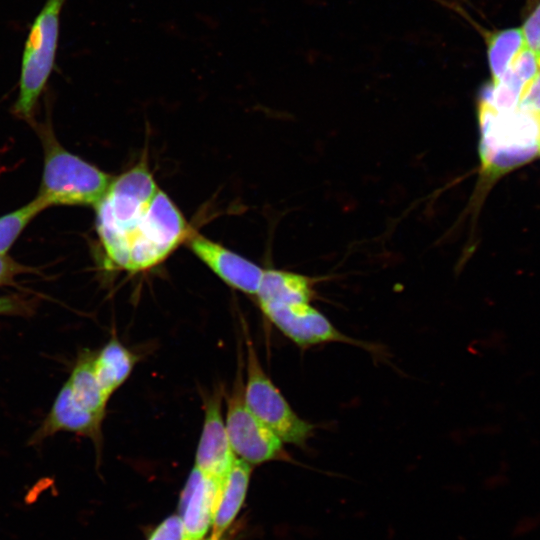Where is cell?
<instances>
[{
  "instance_id": "obj_1",
  "label": "cell",
  "mask_w": 540,
  "mask_h": 540,
  "mask_svg": "<svg viewBox=\"0 0 540 540\" xmlns=\"http://www.w3.org/2000/svg\"><path fill=\"white\" fill-rule=\"evenodd\" d=\"M159 188L145 162L113 179L96 207V228L112 267L122 269L126 243Z\"/></svg>"
},
{
  "instance_id": "obj_2",
  "label": "cell",
  "mask_w": 540,
  "mask_h": 540,
  "mask_svg": "<svg viewBox=\"0 0 540 540\" xmlns=\"http://www.w3.org/2000/svg\"><path fill=\"white\" fill-rule=\"evenodd\" d=\"M478 120L483 177L495 179L540 154V118L479 100Z\"/></svg>"
},
{
  "instance_id": "obj_3",
  "label": "cell",
  "mask_w": 540,
  "mask_h": 540,
  "mask_svg": "<svg viewBox=\"0 0 540 540\" xmlns=\"http://www.w3.org/2000/svg\"><path fill=\"white\" fill-rule=\"evenodd\" d=\"M190 231L181 211L159 189L127 240L122 269L137 273L157 266L186 240Z\"/></svg>"
},
{
  "instance_id": "obj_4",
  "label": "cell",
  "mask_w": 540,
  "mask_h": 540,
  "mask_svg": "<svg viewBox=\"0 0 540 540\" xmlns=\"http://www.w3.org/2000/svg\"><path fill=\"white\" fill-rule=\"evenodd\" d=\"M114 177L68 152L57 143L47 145L44 170L37 195L52 205L96 206Z\"/></svg>"
},
{
  "instance_id": "obj_5",
  "label": "cell",
  "mask_w": 540,
  "mask_h": 540,
  "mask_svg": "<svg viewBox=\"0 0 540 540\" xmlns=\"http://www.w3.org/2000/svg\"><path fill=\"white\" fill-rule=\"evenodd\" d=\"M247 380L244 398L251 412L273 431L283 443L304 447L315 426L292 409L280 390L264 372L257 352L247 341Z\"/></svg>"
},
{
  "instance_id": "obj_6",
  "label": "cell",
  "mask_w": 540,
  "mask_h": 540,
  "mask_svg": "<svg viewBox=\"0 0 540 540\" xmlns=\"http://www.w3.org/2000/svg\"><path fill=\"white\" fill-rule=\"evenodd\" d=\"M64 0H48L35 19L22 60L16 112L28 117L54 65L59 17Z\"/></svg>"
},
{
  "instance_id": "obj_7",
  "label": "cell",
  "mask_w": 540,
  "mask_h": 540,
  "mask_svg": "<svg viewBox=\"0 0 540 540\" xmlns=\"http://www.w3.org/2000/svg\"><path fill=\"white\" fill-rule=\"evenodd\" d=\"M242 368L240 365L227 398L225 416V427L235 457L252 466L275 460L291 461L282 440L248 408Z\"/></svg>"
},
{
  "instance_id": "obj_8",
  "label": "cell",
  "mask_w": 540,
  "mask_h": 540,
  "mask_svg": "<svg viewBox=\"0 0 540 540\" xmlns=\"http://www.w3.org/2000/svg\"><path fill=\"white\" fill-rule=\"evenodd\" d=\"M260 308L271 323L302 348L331 342L347 343L367 350L372 347L340 332L310 303L266 305Z\"/></svg>"
},
{
  "instance_id": "obj_9",
  "label": "cell",
  "mask_w": 540,
  "mask_h": 540,
  "mask_svg": "<svg viewBox=\"0 0 540 540\" xmlns=\"http://www.w3.org/2000/svg\"><path fill=\"white\" fill-rule=\"evenodd\" d=\"M185 241L193 254L227 285L249 295L257 294L264 273L257 264L193 230Z\"/></svg>"
},
{
  "instance_id": "obj_10",
  "label": "cell",
  "mask_w": 540,
  "mask_h": 540,
  "mask_svg": "<svg viewBox=\"0 0 540 540\" xmlns=\"http://www.w3.org/2000/svg\"><path fill=\"white\" fill-rule=\"evenodd\" d=\"M222 399L221 388H216L205 399V417L194 467L211 477L225 481L236 457L225 427Z\"/></svg>"
},
{
  "instance_id": "obj_11",
  "label": "cell",
  "mask_w": 540,
  "mask_h": 540,
  "mask_svg": "<svg viewBox=\"0 0 540 540\" xmlns=\"http://www.w3.org/2000/svg\"><path fill=\"white\" fill-rule=\"evenodd\" d=\"M224 483L196 467L192 469L179 501L178 516L186 540H202L206 537L213 526Z\"/></svg>"
},
{
  "instance_id": "obj_12",
  "label": "cell",
  "mask_w": 540,
  "mask_h": 540,
  "mask_svg": "<svg viewBox=\"0 0 540 540\" xmlns=\"http://www.w3.org/2000/svg\"><path fill=\"white\" fill-rule=\"evenodd\" d=\"M104 417L92 413L74 401L66 383L59 390L51 409L31 438L40 443L58 432H71L90 438L99 448Z\"/></svg>"
},
{
  "instance_id": "obj_13",
  "label": "cell",
  "mask_w": 540,
  "mask_h": 540,
  "mask_svg": "<svg viewBox=\"0 0 540 540\" xmlns=\"http://www.w3.org/2000/svg\"><path fill=\"white\" fill-rule=\"evenodd\" d=\"M316 280L294 272L264 270L256 294L259 306L310 303Z\"/></svg>"
},
{
  "instance_id": "obj_14",
  "label": "cell",
  "mask_w": 540,
  "mask_h": 540,
  "mask_svg": "<svg viewBox=\"0 0 540 540\" xmlns=\"http://www.w3.org/2000/svg\"><path fill=\"white\" fill-rule=\"evenodd\" d=\"M251 471L252 465L235 458L215 512L212 535L216 538H221L241 509L247 494Z\"/></svg>"
},
{
  "instance_id": "obj_15",
  "label": "cell",
  "mask_w": 540,
  "mask_h": 540,
  "mask_svg": "<svg viewBox=\"0 0 540 540\" xmlns=\"http://www.w3.org/2000/svg\"><path fill=\"white\" fill-rule=\"evenodd\" d=\"M137 361V356L115 336L94 352L93 365L96 377L108 397L127 380Z\"/></svg>"
},
{
  "instance_id": "obj_16",
  "label": "cell",
  "mask_w": 540,
  "mask_h": 540,
  "mask_svg": "<svg viewBox=\"0 0 540 540\" xmlns=\"http://www.w3.org/2000/svg\"><path fill=\"white\" fill-rule=\"evenodd\" d=\"M93 359L94 352L89 350L81 352L65 383L76 403L92 413L105 417L110 397L106 395L96 377Z\"/></svg>"
},
{
  "instance_id": "obj_17",
  "label": "cell",
  "mask_w": 540,
  "mask_h": 540,
  "mask_svg": "<svg viewBox=\"0 0 540 540\" xmlns=\"http://www.w3.org/2000/svg\"><path fill=\"white\" fill-rule=\"evenodd\" d=\"M526 47L521 28H508L488 35L487 55L492 82L498 81Z\"/></svg>"
},
{
  "instance_id": "obj_18",
  "label": "cell",
  "mask_w": 540,
  "mask_h": 540,
  "mask_svg": "<svg viewBox=\"0 0 540 540\" xmlns=\"http://www.w3.org/2000/svg\"><path fill=\"white\" fill-rule=\"evenodd\" d=\"M45 208L47 205L36 197L20 209L0 217V254H5L27 224Z\"/></svg>"
},
{
  "instance_id": "obj_19",
  "label": "cell",
  "mask_w": 540,
  "mask_h": 540,
  "mask_svg": "<svg viewBox=\"0 0 540 540\" xmlns=\"http://www.w3.org/2000/svg\"><path fill=\"white\" fill-rule=\"evenodd\" d=\"M148 540H186L183 525L178 515L166 518L151 533ZM202 540H220L212 534Z\"/></svg>"
},
{
  "instance_id": "obj_20",
  "label": "cell",
  "mask_w": 540,
  "mask_h": 540,
  "mask_svg": "<svg viewBox=\"0 0 540 540\" xmlns=\"http://www.w3.org/2000/svg\"><path fill=\"white\" fill-rule=\"evenodd\" d=\"M518 108L540 118V69L524 87Z\"/></svg>"
},
{
  "instance_id": "obj_21",
  "label": "cell",
  "mask_w": 540,
  "mask_h": 540,
  "mask_svg": "<svg viewBox=\"0 0 540 540\" xmlns=\"http://www.w3.org/2000/svg\"><path fill=\"white\" fill-rule=\"evenodd\" d=\"M521 29L526 47L538 56L540 54V3L527 17Z\"/></svg>"
},
{
  "instance_id": "obj_22",
  "label": "cell",
  "mask_w": 540,
  "mask_h": 540,
  "mask_svg": "<svg viewBox=\"0 0 540 540\" xmlns=\"http://www.w3.org/2000/svg\"><path fill=\"white\" fill-rule=\"evenodd\" d=\"M28 268L17 263L5 254H0V286L13 283L16 275L25 273Z\"/></svg>"
},
{
  "instance_id": "obj_23",
  "label": "cell",
  "mask_w": 540,
  "mask_h": 540,
  "mask_svg": "<svg viewBox=\"0 0 540 540\" xmlns=\"http://www.w3.org/2000/svg\"><path fill=\"white\" fill-rule=\"evenodd\" d=\"M538 58V64H539V67H540V54L537 56Z\"/></svg>"
}]
</instances>
